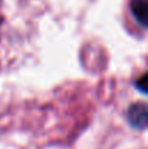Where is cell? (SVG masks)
<instances>
[{
  "instance_id": "cell-2",
  "label": "cell",
  "mask_w": 148,
  "mask_h": 149,
  "mask_svg": "<svg viewBox=\"0 0 148 149\" xmlns=\"http://www.w3.org/2000/svg\"><path fill=\"white\" fill-rule=\"evenodd\" d=\"M131 13L134 19L141 25L147 26L148 20V0H132L131 1Z\"/></svg>"
},
{
  "instance_id": "cell-1",
  "label": "cell",
  "mask_w": 148,
  "mask_h": 149,
  "mask_svg": "<svg viewBox=\"0 0 148 149\" xmlns=\"http://www.w3.org/2000/svg\"><path fill=\"white\" fill-rule=\"evenodd\" d=\"M128 120L134 127H145L147 123V107L145 104H134L128 110Z\"/></svg>"
},
{
  "instance_id": "cell-3",
  "label": "cell",
  "mask_w": 148,
  "mask_h": 149,
  "mask_svg": "<svg viewBox=\"0 0 148 149\" xmlns=\"http://www.w3.org/2000/svg\"><path fill=\"white\" fill-rule=\"evenodd\" d=\"M135 86L137 87H140V91H142V93H145L147 91V75L144 74L137 83H135Z\"/></svg>"
}]
</instances>
